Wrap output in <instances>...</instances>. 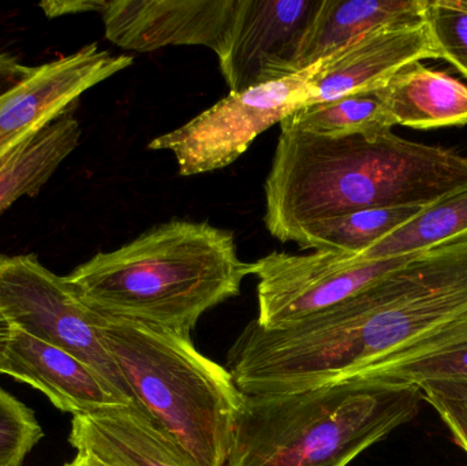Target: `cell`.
<instances>
[{"label":"cell","instance_id":"cell-1","mask_svg":"<svg viewBox=\"0 0 467 466\" xmlns=\"http://www.w3.org/2000/svg\"><path fill=\"white\" fill-rule=\"evenodd\" d=\"M466 347L467 237L413 254L356 297L288 327L253 320L227 367L246 396H279Z\"/></svg>","mask_w":467,"mask_h":466},{"label":"cell","instance_id":"cell-2","mask_svg":"<svg viewBox=\"0 0 467 466\" xmlns=\"http://www.w3.org/2000/svg\"><path fill=\"white\" fill-rule=\"evenodd\" d=\"M467 185V158L389 131L329 139L280 129L266 177V229L293 243L305 224L370 210L428 205Z\"/></svg>","mask_w":467,"mask_h":466},{"label":"cell","instance_id":"cell-3","mask_svg":"<svg viewBox=\"0 0 467 466\" xmlns=\"http://www.w3.org/2000/svg\"><path fill=\"white\" fill-rule=\"evenodd\" d=\"M252 263L229 230L172 219L111 252H100L66 279L90 308L191 338L200 317L236 297Z\"/></svg>","mask_w":467,"mask_h":466},{"label":"cell","instance_id":"cell-4","mask_svg":"<svg viewBox=\"0 0 467 466\" xmlns=\"http://www.w3.org/2000/svg\"><path fill=\"white\" fill-rule=\"evenodd\" d=\"M420 388L370 371L296 393L246 396L226 466H348L413 420Z\"/></svg>","mask_w":467,"mask_h":466},{"label":"cell","instance_id":"cell-5","mask_svg":"<svg viewBox=\"0 0 467 466\" xmlns=\"http://www.w3.org/2000/svg\"><path fill=\"white\" fill-rule=\"evenodd\" d=\"M99 328L133 407L197 466H226L246 397L232 372L167 328L107 315Z\"/></svg>","mask_w":467,"mask_h":466},{"label":"cell","instance_id":"cell-6","mask_svg":"<svg viewBox=\"0 0 467 466\" xmlns=\"http://www.w3.org/2000/svg\"><path fill=\"white\" fill-rule=\"evenodd\" d=\"M0 312L14 328L70 353L133 405L125 378L100 336L103 314L88 306L36 254L0 256Z\"/></svg>","mask_w":467,"mask_h":466},{"label":"cell","instance_id":"cell-7","mask_svg":"<svg viewBox=\"0 0 467 466\" xmlns=\"http://www.w3.org/2000/svg\"><path fill=\"white\" fill-rule=\"evenodd\" d=\"M323 60L288 78L230 92L185 125L153 139L148 148L171 150L182 177L224 169L260 134L306 106L309 81Z\"/></svg>","mask_w":467,"mask_h":466},{"label":"cell","instance_id":"cell-8","mask_svg":"<svg viewBox=\"0 0 467 466\" xmlns=\"http://www.w3.org/2000/svg\"><path fill=\"white\" fill-rule=\"evenodd\" d=\"M411 256L359 262L337 252H272L252 263L258 278L255 323L277 330L315 316L365 292Z\"/></svg>","mask_w":467,"mask_h":466},{"label":"cell","instance_id":"cell-9","mask_svg":"<svg viewBox=\"0 0 467 466\" xmlns=\"http://www.w3.org/2000/svg\"><path fill=\"white\" fill-rule=\"evenodd\" d=\"M323 0H238L218 54L230 92L301 73L307 33Z\"/></svg>","mask_w":467,"mask_h":466},{"label":"cell","instance_id":"cell-10","mask_svg":"<svg viewBox=\"0 0 467 466\" xmlns=\"http://www.w3.org/2000/svg\"><path fill=\"white\" fill-rule=\"evenodd\" d=\"M133 62L128 55H112L93 43L36 66L26 79L0 96V158L33 131L77 109L87 90Z\"/></svg>","mask_w":467,"mask_h":466},{"label":"cell","instance_id":"cell-11","mask_svg":"<svg viewBox=\"0 0 467 466\" xmlns=\"http://www.w3.org/2000/svg\"><path fill=\"white\" fill-rule=\"evenodd\" d=\"M238 0H104L107 40L128 51L171 46L223 48Z\"/></svg>","mask_w":467,"mask_h":466},{"label":"cell","instance_id":"cell-12","mask_svg":"<svg viewBox=\"0 0 467 466\" xmlns=\"http://www.w3.org/2000/svg\"><path fill=\"white\" fill-rule=\"evenodd\" d=\"M425 59L441 57L424 22L373 30L323 60L309 81L306 106L379 89L406 66Z\"/></svg>","mask_w":467,"mask_h":466},{"label":"cell","instance_id":"cell-13","mask_svg":"<svg viewBox=\"0 0 467 466\" xmlns=\"http://www.w3.org/2000/svg\"><path fill=\"white\" fill-rule=\"evenodd\" d=\"M2 374L41 391L57 409L88 416L130 402L70 353L14 328Z\"/></svg>","mask_w":467,"mask_h":466},{"label":"cell","instance_id":"cell-14","mask_svg":"<svg viewBox=\"0 0 467 466\" xmlns=\"http://www.w3.org/2000/svg\"><path fill=\"white\" fill-rule=\"evenodd\" d=\"M68 442L107 466H197L133 405L74 416Z\"/></svg>","mask_w":467,"mask_h":466},{"label":"cell","instance_id":"cell-15","mask_svg":"<svg viewBox=\"0 0 467 466\" xmlns=\"http://www.w3.org/2000/svg\"><path fill=\"white\" fill-rule=\"evenodd\" d=\"M378 92L395 126L430 130L467 125V85L421 62L398 71Z\"/></svg>","mask_w":467,"mask_h":466},{"label":"cell","instance_id":"cell-16","mask_svg":"<svg viewBox=\"0 0 467 466\" xmlns=\"http://www.w3.org/2000/svg\"><path fill=\"white\" fill-rule=\"evenodd\" d=\"M428 0H323L307 33L302 68L364 37L373 30L424 22Z\"/></svg>","mask_w":467,"mask_h":466},{"label":"cell","instance_id":"cell-17","mask_svg":"<svg viewBox=\"0 0 467 466\" xmlns=\"http://www.w3.org/2000/svg\"><path fill=\"white\" fill-rule=\"evenodd\" d=\"M76 109L33 131L0 158V213L21 197H35L78 147Z\"/></svg>","mask_w":467,"mask_h":466},{"label":"cell","instance_id":"cell-18","mask_svg":"<svg viewBox=\"0 0 467 466\" xmlns=\"http://www.w3.org/2000/svg\"><path fill=\"white\" fill-rule=\"evenodd\" d=\"M467 237V185L425 205L416 216L353 256L359 262H380L430 251Z\"/></svg>","mask_w":467,"mask_h":466},{"label":"cell","instance_id":"cell-19","mask_svg":"<svg viewBox=\"0 0 467 466\" xmlns=\"http://www.w3.org/2000/svg\"><path fill=\"white\" fill-rule=\"evenodd\" d=\"M425 205L370 208L305 224L293 243L302 249L337 252L357 256L410 221Z\"/></svg>","mask_w":467,"mask_h":466},{"label":"cell","instance_id":"cell-20","mask_svg":"<svg viewBox=\"0 0 467 466\" xmlns=\"http://www.w3.org/2000/svg\"><path fill=\"white\" fill-rule=\"evenodd\" d=\"M394 126L378 89L302 107L280 122V129L329 139L378 137Z\"/></svg>","mask_w":467,"mask_h":466},{"label":"cell","instance_id":"cell-21","mask_svg":"<svg viewBox=\"0 0 467 466\" xmlns=\"http://www.w3.org/2000/svg\"><path fill=\"white\" fill-rule=\"evenodd\" d=\"M44 437L32 409L0 388V466H22Z\"/></svg>","mask_w":467,"mask_h":466},{"label":"cell","instance_id":"cell-22","mask_svg":"<svg viewBox=\"0 0 467 466\" xmlns=\"http://www.w3.org/2000/svg\"><path fill=\"white\" fill-rule=\"evenodd\" d=\"M424 24L441 59L467 78V11L450 0H428Z\"/></svg>","mask_w":467,"mask_h":466},{"label":"cell","instance_id":"cell-23","mask_svg":"<svg viewBox=\"0 0 467 466\" xmlns=\"http://www.w3.org/2000/svg\"><path fill=\"white\" fill-rule=\"evenodd\" d=\"M384 382L417 388L425 383H467V347L398 367H370Z\"/></svg>","mask_w":467,"mask_h":466},{"label":"cell","instance_id":"cell-24","mask_svg":"<svg viewBox=\"0 0 467 466\" xmlns=\"http://www.w3.org/2000/svg\"><path fill=\"white\" fill-rule=\"evenodd\" d=\"M422 399L441 416L454 442L467 454V410L432 391L422 388Z\"/></svg>","mask_w":467,"mask_h":466},{"label":"cell","instance_id":"cell-25","mask_svg":"<svg viewBox=\"0 0 467 466\" xmlns=\"http://www.w3.org/2000/svg\"><path fill=\"white\" fill-rule=\"evenodd\" d=\"M36 66L22 65L10 54H0V96L8 92L35 71Z\"/></svg>","mask_w":467,"mask_h":466},{"label":"cell","instance_id":"cell-26","mask_svg":"<svg viewBox=\"0 0 467 466\" xmlns=\"http://www.w3.org/2000/svg\"><path fill=\"white\" fill-rule=\"evenodd\" d=\"M104 0H65V2H44L40 7L49 18L68 16V14L89 13L103 8Z\"/></svg>","mask_w":467,"mask_h":466},{"label":"cell","instance_id":"cell-27","mask_svg":"<svg viewBox=\"0 0 467 466\" xmlns=\"http://www.w3.org/2000/svg\"><path fill=\"white\" fill-rule=\"evenodd\" d=\"M420 390L432 391L449 401L455 402V404L462 407L467 410V383L460 382H438V383H425L420 386Z\"/></svg>","mask_w":467,"mask_h":466},{"label":"cell","instance_id":"cell-28","mask_svg":"<svg viewBox=\"0 0 467 466\" xmlns=\"http://www.w3.org/2000/svg\"><path fill=\"white\" fill-rule=\"evenodd\" d=\"M14 327L5 315L0 312V374L5 366V352H7L8 344H10L11 336H13Z\"/></svg>","mask_w":467,"mask_h":466},{"label":"cell","instance_id":"cell-29","mask_svg":"<svg viewBox=\"0 0 467 466\" xmlns=\"http://www.w3.org/2000/svg\"><path fill=\"white\" fill-rule=\"evenodd\" d=\"M65 466H107L100 460L93 457L92 454L84 453V451H77V456Z\"/></svg>","mask_w":467,"mask_h":466},{"label":"cell","instance_id":"cell-30","mask_svg":"<svg viewBox=\"0 0 467 466\" xmlns=\"http://www.w3.org/2000/svg\"><path fill=\"white\" fill-rule=\"evenodd\" d=\"M452 5L461 8V10L467 11V0H450Z\"/></svg>","mask_w":467,"mask_h":466}]
</instances>
